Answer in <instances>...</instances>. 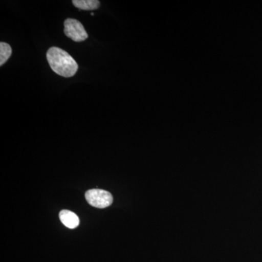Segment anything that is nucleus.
Listing matches in <instances>:
<instances>
[{"mask_svg": "<svg viewBox=\"0 0 262 262\" xmlns=\"http://www.w3.org/2000/svg\"><path fill=\"white\" fill-rule=\"evenodd\" d=\"M47 59L52 70L61 77H73L78 70V64L75 60L61 48H50L47 53Z\"/></svg>", "mask_w": 262, "mask_h": 262, "instance_id": "f257e3e1", "label": "nucleus"}, {"mask_svg": "<svg viewBox=\"0 0 262 262\" xmlns=\"http://www.w3.org/2000/svg\"><path fill=\"white\" fill-rule=\"evenodd\" d=\"M85 198L91 206L98 208H107L113 202L111 193L103 189H90L85 193Z\"/></svg>", "mask_w": 262, "mask_h": 262, "instance_id": "f03ea898", "label": "nucleus"}, {"mask_svg": "<svg viewBox=\"0 0 262 262\" xmlns=\"http://www.w3.org/2000/svg\"><path fill=\"white\" fill-rule=\"evenodd\" d=\"M64 34L75 42H82L89 37L83 25L79 20L67 18L64 21Z\"/></svg>", "mask_w": 262, "mask_h": 262, "instance_id": "7ed1b4c3", "label": "nucleus"}, {"mask_svg": "<svg viewBox=\"0 0 262 262\" xmlns=\"http://www.w3.org/2000/svg\"><path fill=\"white\" fill-rule=\"evenodd\" d=\"M59 218L62 223L70 229H75L80 225L79 217L73 212L67 210L60 212Z\"/></svg>", "mask_w": 262, "mask_h": 262, "instance_id": "20e7f679", "label": "nucleus"}, {"mask_svg": "<svg viewBox=\"0 0 262 262\" xmlns=\"http://www.w3.org/2000/svg\"><path fill=\"white\" fill-rule=\"evenodd\" d=\"M72 3L76 8L84 10H96L100 6V2L98 0H73Z\"/></svg>", "mask_w": 262, "mask_h": 262, "instance_id": "39448f33", "label": "nucleus"}, {"mask_svg": "<svg viewBox=\"0 0 262 262\" xmlns=\"http://www.w3.org/2000/svg\"><path fill=\"white\" fill-rule=\"evenodd\" d=\"M12 54V48L6 42L0 43V66H3L8 61Z\"/></svg>", "mask_w": 262, "mask_h": 262, "instance_id": "423d86ee", "label": "nucleus"}, {"mask_svg": "<svg viewBox=\"0 0 262 262\" xmlns=\"http://www.w3.org/2000/svg\"><path fill=\"white\" fill-rule=\"evenodd\" d=\"M91 15H92V16H94V13H91Z\"/></svg>", "mask_w": 262, "mask_h": 262, "instance_id": "0eeeda50", "label": "nucleus"}]
</instances>
